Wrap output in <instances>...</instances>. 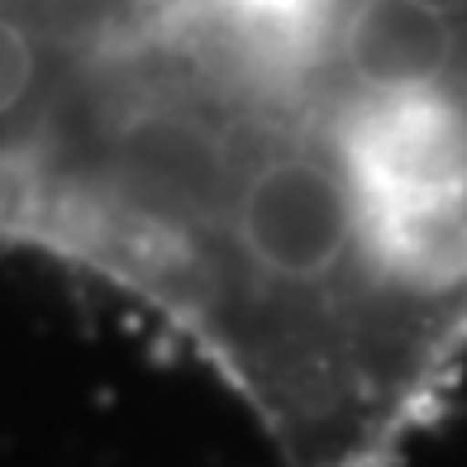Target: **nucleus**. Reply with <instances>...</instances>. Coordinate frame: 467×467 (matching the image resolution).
<instances>
[{
	"label": "nucleus",
	"mask_w": 467,
	"mask_h": 467,
	"mask_svg": "<svg viewBox=\"0 0 467 467\" xmlns=\"http://www.w3.org/2000/svg\"><path fill=\"white\" fill-rule=\"evenodd\" d=\"M38 81H44V48L34 29L0 10V119L19 115V105H29Z\"/></svg>",
	"instance_id": "1"
}]
</instances>
